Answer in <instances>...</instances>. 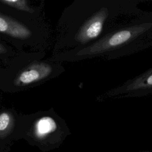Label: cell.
I'll return each instance as SVG.
<instances>
[{
    "instance_id": "obj_1",
    "label": "cell",
    "mask_w": 152,
    "mask_h": 152,
    "mask_svg": "<svg viewBox=\"0 0 152 152\" xmlns=\"http://www.w3.org/2000/svg\"><path fill=\"white\" fill-rule=\"evenodd\" d=\"M151 46L152 11H144L81 49L77 55L83 58L101 56L113 60L138 53Z\"/></svg>"
},
{
    "instance_id": "obj_2",
    "label": "cell",
    "mask_w": 152,
    "mask_h": 152,
    "mask_svg": "<svg viewBox=\"0 0 152 152\" xmlns=\"http://www.w3.org/2000/svg\"><path fill=\"white\" fill-rule=\"evenodd\" d=\"M67 133L57 121L49 116H42L34 121L20 135L32 146L47 152L58 148Z\"/></svg>"
},
{
    "instance_id": "obj_3",
    "label": "cell",
    "mask_w": 152,
    "mask_h": 152,
    "mask_svg": "<svg viewBox=\"0 0 152 152\" xmlns=\"http://www.w3.org/2000/svg\"><path fill=\"white\" fill-rule=\"evenodd\" d=\"M152 95V68L105 93L112 98L139 97Z\"/></svg>"
},
{
    "instance_id": "obj_4",
    "label": "cell",
    "mask_w": 152,
    "mask_h": 152,
    "mask_svg": "<svg viewBox=\"0 0 152 152\" xmlns=\"http://www.w3.org/2000/svg\"><path fill=\"white\" fill-rule=\"evenodd\" d=\"M51 66L46 64H37L20 73L14 81L16 86H26L47 77L51 72Z\"/></svg>"
},
{
    "instance_id": "obj_5",
    "label": "cell",
    "mask_w": 152,
    "mask_h": 152,
    "mask_svg": "<svg viewBox=\"0 0 152 152\" xmlns=\"http://www.w3.org/2000/svg\"><path fill=\"white\" fill-rule=\"evenodd\" d=\"M0 32L18 39H27L31 36L30 30L13 18L0 14Z\"/></svg>"
},
{
    "instance_id": "obj_6",
    "label": "cell",
    "mask_w": 152,
    "mask_h": 152,
    "mask_svg": "<svg viewBox=\"0 0 152 152\" xmlns=\"http://www.w3.org/2000/svg\"><path fill=\"white\" fill-rule=\"evenodd\" d=\"M1 2L5 4L8 6L12 7L13 8H17L19 10L27 11L28 12H33L34 10L30 8L28 5L27 2L25 0H15V1H10V0H1Z\"/></svg>"
},
{
    "instance_id": "obj_7",
    "label": "cell",
    "mask_w": 152,
    "mask_h": 152,
    "mask_svg": "<svg viewBox=\"0 0 152 152\" xmlns=\"http://www.w3.org/2000/svg\"><path fill=\"white\" fill-rule=\"evenodd\" d=\"M6 52V49L4 48V46L0 43V53H2Z\"/></svg>"
},
{
    "instance_id": "obj_8",
    "label": "cell",
    "mask_w": 152,
    "mask_h": 152,
    "mask_svg": "<svg viewBox=\"0 0 152 152\" xmlns=\"http://www.w3.org/2000/svg\"><path fill=\"white\" fill-rule=\"evenodd\" d=\"M137 152H152L151 150H142V151H139Z\"/></svg>"
}]
</instances>
